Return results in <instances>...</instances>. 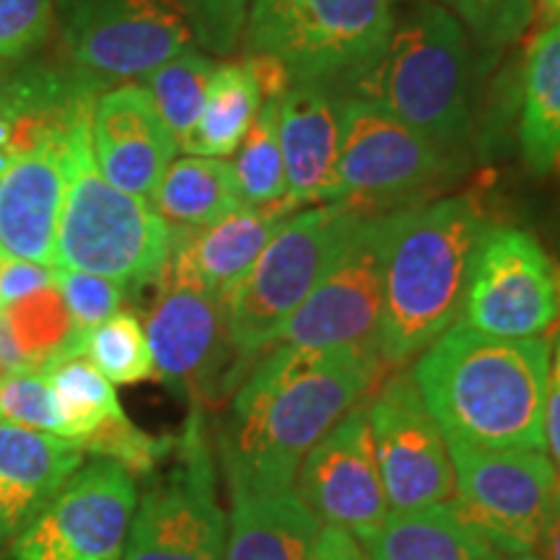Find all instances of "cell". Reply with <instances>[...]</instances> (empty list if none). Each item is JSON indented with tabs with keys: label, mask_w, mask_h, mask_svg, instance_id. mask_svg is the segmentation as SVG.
Wrapping results in <instances>:
<instances>
[{
	"label": "cell",
	"mask_w": 560,
	"mask_h": 560,
	"mask_svg": "<svg viewBox=\"0 0 560 560\" xmlns=\"http://www.w3.org/2000/svg\"><path fill=\"white\" fill-rule=\"evenodd\" d=\"M366 416L389 511L450 503L454 499L450 444L410 371H397L366 397Z\"/></svg>",
	"instance_id": "obj_14"
},
{
	"label": "cell",
	"mask_w": 560,
	"mask_h": 560,
	"mask_svg": "<svg viewBox=\"0 0 560 560\" xmlns=\"http://www.w3.org/2000/svg\"><path fill=\"white\" fill-rule=\"evenodd\" d=\"M397 213L361 215L330 268L291 314L278 342L310 350L350 348L380 355L384 270Z\"/></svg>",
	"instance_id": "obj_9"
},
{
	"label": "cell",
	"mask_w": 560,
	"mask_h": 560,
	"mask_svg": "<svg viewBox=\"0 0 560 560\" xmlns=\"http://www.w3.org/2000/svg\"><path fill=\"white\" fill-rule=\"evenodd\" d=\"M91 153L112 187L151 202L177 153V140L161 120L149 89L125 83L96 96Z\"/></svg>",
	"instance_id": "obj_18"
},
{
	"label": "cell",
	"mask_w": 560,
	"mask_h": 560,
	"mask_svg": "<svg viewBox=\"0 0 560 560\" xmlns=\"http://www.w3.org/2000/svg\"><path fill=\"white\" fill-rule=\"evenodd\" d=\"M215 66L190 47L174 55L164 66L145 75L153 104H156L161 120L177 140V149H185L195 125L200 120L202 104H206L208 81Z\"/></svg>",
	"instance_id": "obj_30"
},
{
	"label": "cell",
	"mask_w": 560,
	"mask_h": 560,
	"mask_svg": "<svg viewBox=\"0 0 560 560\" xmlns=\"http://www.w3.org/2000/svg\"><path fill=\"white\" fill-rule=\"evenodd\" d=\"M145 338L159 380L185 392L198 402L226 389L231 346L226 332V304L190 280L161 272Z\"/></svg>",
	"instance_id": "obj_17"
},
{
	"label": "cell",
	"mask_w": 560,
	"mask_h": 560,
	"mask_svg": "<svg viewBox=\"0 0 560 560\" xmlns=\"http://www.w3.org/2000/svg\"><path fill=\"white\" fill-rule=\"evenodd\" d=\"M348 81L363 102L380 104L433 145L467 130L465 32L441 5L405 11L376 60Z\"/></svg>",
	"instance_id": "obj_5"
},
{
	"label": "cell",
	"mask_w": 560,
	"mask_h": 560,
	"mask_svg": "<svg viewBox=\"0 0 560 560\" xmlns=\"http://www.w3.org/2000/svg\"><path fill=\"white\" fill-rule=\"evenodd\" d=\"M278 102L265 100L242 145L236 149L234 177L244 206H272L285 198V166L278 140Z\"/></svg>",
	"instance_id": "obj_31"
},
{
	"label": "cell",
	"mask_w": 560,
	"mask_h": 560,
	"mask_svg": "<svg viewBox=\"0 0 560 560\" xmlns=\"http://www.w3.org/2000/svg\"><path fill=\"white\" fill-rule=\"evenodd\" d=\"M560 319V272L527 231L493 226L475 252L465 325L493 338H535Z\"/></svg>",
	"instance_id": "obj_13"
},
{
	"label": "cell",
	"mask_w": 560,
	"mask_h": 560,
	"mask_svg": "<svg viewBox=\"0 0 560 560\" xmlns=\"http://www.w3.org/2000/svg\"><path fill=\"white\" fill-rule=\"evenodd\" d=\"M86 355L58 285L34 291L0 312V359L5 369L47 371L58 361Z\"/></svg>",
	"instance_id": "obj_25"
},
{
	"label": "cell",
	"mask_w": 560,
	"mask_h": 560,
	"mask_svg": "<svg viewBox=\"0 0 560 560\" xmlns=\"http://www.w3.org/2000/svg\"><path fill=\"white\" fill-rule=\"evenodd\" d=\"M86 359L112 384H138L156 376L145 330L136 314L117 312L86 340Z\"/></svg>",
	"instance_id": "obj_32"
},
{
	"label": "cell",
	"mask_w": 560,
	"mask_h": 560,
	"mask_svg": "<svg viewBox=\"0 0 560 560\" xmlns=\"http://www.w3.org/2000/svg\"><path fill=\"white\" fill-rule=\"evenodd\" d=\"M310 560H371L363 545L353 535L338 527H325L319 532Z\"/></svg>",
	"instance_id": "obj_41"
},
{
	"label": "cell",
	"mask_w": 560,
	"mask_h": 560,
	"mask_svg": "<svg viewBox=\"0 0 560 560\" xmlns=\"http://www.w3.org/2000/svg\"><path fill=\"white\" fill-rule=\"evenodd\" d=\"M172 249V226L151 202L112 187L91 153V125L68 151L52 268L83 270L120 283L125 291L156 283Z\"/></svg>",
	"instance_id": "obj_4"
},
{
	"label": "cell",
	"mask_w": 560,
	"mask_h": 560,
	"mask_svg": "<svg viewBox=\"0 0 560 560\" xmlns=\"http://www.w3.org/2000/svg\"><path fill=\"white\" fill-rule=\"evenodd\" d=\"M548 371V340L493 338L454 322L410 374L446 441L475 450L545 452Z\"/></svg>",
	"instance_id": "obj_2"
},
{
	"label": "cell",
	"mask_w": 560,
	"mask_h": 560,
	"mask_svg": "<svg viewBox=\"0 0 560 560\" xmlns=\"http://www.w3.org/2000/svg\"><path fill=\"white\" fill-rule=\"evenodd\" d=\"M291 210L283 198L272 206H242L210 226L172 229L170 260L161 272L190 280L226 304Z\"/></svg>",
	"instance_id": "obj_19"
},
{
	"label": "cell",
	"mask_w": 560,
	"mask_h": 560,
	"mask_svg": "<svg viewBox=\"0 0 560 560\" xmlns=\"http://www.w3.org/2000/svg\"><path fill=\"white\" fill-rule=\"evenodd\" d=\"M444 172L431 140L363 100L340 102V149L335 202L392 200L423 190Z\"/></svg>",
	"instance_id": "obj_15"
},
{
	"label": "cell",
	"mask_w": 560,
	"mask_h": 560,
	"mask_svg": "<svg viewBox=\"0 0 560 560\" xmlns=\"http://www.w3.org/2000/svg\"><path fill=\"white\" fill-rule=\"evenodd\" d=\"M55 285L66 299L70 319H73V332L83 346H86L89 335L122 306V285L109 278L94 276V272L55 268Z\"/></svg>",
	"instance_id": "obj_35"
},
{
	"label": "cell",
	"mask_w": 560,
	"mask_h": 560,
	"mask_svg": "<svg viewBox=\"0 0 560 560\" xmlns=\"http://www.w3.org/2000/svg\"><path fill=\"white\" fill-rule=\"evenodd\" d=\"M545 450L560 478V335L556 350L550 353L548 389H545V416H542Z\"/></svg>",
	"instance_id": "obj_40"
},
{
	"label": "cell",
	"mask_w": 560,
	"mask_h": 560,
	"mask_svg": "<svg viewBox=\"0 0 560 560\" xmlns=\"http://www.w3.org/2000/svg\"><path fill=\"white\" fill-rule=\"evenodd\" d=\"M262 107V91L247 62H231L213 70L208 81L206 104L195 125L185 153L223 159L236 153Z\"/></svg>",
	"instance_id": "obj_28"
},
{
	"label": "cell",
	"mask_w": 560,
	"mask_h": 560,
	"mask_svg": "<svg viewBox=\"0 0 560 560\" xmlns=\"http://www.w3.org/2000/svg\"><path fill=\"white\" fill-rule=\"evenodd\" d=\"M70 140L24 153L0 172V249L9 257L52 268Z\"/></svg>",
	"instance_id": "obj_20"
},
{
	"label": "cell",
	"mask_w": 560,
	"mask_h": 560,
	"mask_svg": "<svg viewBox=\"0 0 560 560\" xmlns=\"http://www.w3.org/2000/svg\"><path fill=\"white\" fill-rule=\"evenodd\" d=\"M278 140L285 166V200L335 202L340 102L327 83H296L278 102Z\"/></svg>",
	"instance_id": "obj_21"
},
{
	"label": "cell",
	"mask_w": 560,
	"mask_h": 560,
	"mask_svg": "<svg viewBox=\"0 0 560 560\" xmlns=\"http://www.w3.org/2000/svg\"><path fill=\"white\" fill-rule=\"evenodd\" d=\"M459 13L462 21L486 45H506L520 39L529 24L535 3L532 0H441Z\"/></svg>",
	"instance_id": "obj_37"
},
{
	"label": "cell",
	"mask_w": 560,
	"mask_h": 560,
	"mask_svg": "<svg viewBox=\"0 0 560 560\" xmlns=\"http://www.w3.org/2000/svg\"><path fill=\"white\" fill-rule=\"evenodd\" d=\"M136 506V478L120 462L94 457L13 537L5 560H120Z\"/></svg>",
	"instance_id": "obj_12"
},
{
	"label": "cell",
	"mask_w": 560,
	"mask_h": 560,
	"mask_svg": "<svg viewBox=\"0 0 560 560\" xmlns=\"http://www.w3.org/2000/svg\"><path fill=\"white\" fill-rule=\"evenodd\" d=\"M532 3H540L545 11L556 13V16H560V0H532Z\"/></svg>",
	"instance_id": "obj_43"
},
{
	"label": "cell",
	"mask_w": 560,
	"mask_h": 560,
	"mask_svg": "<svg viewBox=\"0 0 560 560\" xmlns=\"http://www.w3.org/2000/svg\"><path fill=\"white\" fill-rule=\"evenodd\" d=\"M446 444L454 467V511L501 558L524 556L540 535L560 488L550 457L535 450Z\"/></svg>",
	"instance_id": "obj_10"
},
{
	"label": "cell",
	"mask_w": 560,
	"mask_h": 560,
	"mask_svg": "<svg viewBox=\"0 0 560 560\" xmlns=\"http://www.w3.org/2000/svg\"><path fill=\"white\" fill-rule=\"evenodd\" d=\"M371 560H503L452 503L389 511L374 535L361 540Z\"/></svg>",
	"instance_id": "obj_24"
},
{
	"label": "cell",
	"mask_w": 560,
	"mask_h": 560,
	"mask_svg": "<svg viewBox=\"0 0 560 560\" xmlns=\"http://www.w3.org/2000/svg\"><path fill=\"white\" fill-rule=\"evenodd\" d=\"M486 231V213L470 195L397 213L384 270L382 363L400 366L457 322Z\"/></svg>",
	"instance_id": "obj_3"
},
{
	"label": "cell",
	"mask_w": 560,
	"mask_h": 560,
	"mask_svg": "<svg viewBox=\"0 0 560 560\" xmlns=\"http://www.w3.org/2000/svg\"><path fill=\"white\" fill-rule=\"evenodd\" d=\"M47 376H50L55 397H58L68 441L81 444L107 420L125 416L115 384L86 355L58 361L47 369Z\"/></svg>",
	"instance_id": "obj_29"
},
{
	"label": "cell",
	"mask_w": 560,
	"mask_h": 560,
	"mask_svg": "<svg viewBox=\"0 0 560 560\" xmlns=\"http://www.w3.org/2000/svg\"><path fill=\"white\" fill-rule=\"evenodd\" d=\"M192 37L215 55H231L247 24V0H182Z\"/></svg>",
	"instance_id": "obj_38"
},
{
	"label": "cell",
	"mask_w": 560,
	"mask_h": 560,
	"mask_svg": "<svg viewBox=\"0 0 560 560\" xmlns=\"http://www.w3.org/2000/svg\"><path fill=\"white\" fill-rule=\"evenodd\" d=\"M70 66L100 86L145 79L190 47L182 0H58Z\"/></svg>",
	"instance_id": "obj_11"
},
{
	"label": "cell",
	"mask_w": 560,
	"mask_h": 560,
	"mask_svg": "<svg viewBox=\"0 0 560 560\" xmlns=\"http://www.w3.org/2000/svg\"><path fill=\"white\" fill-rule=\"evenodd\" d=\"M55 283V268L42 262L19 260V257L3 255L0 260V312L16 304L34 291L47 289Z\"/></svg>",
	"instance_id": "obj_39"
},
{
	"label": "cell",
	"mask_w": 560,
	"mask_h": 560,
	"mask_svg": "<svg viewBox=\"0 0 560 560\" xmlns=\"http://www.w3.org/2000/svg\"><path fill=\"white\" fill-rule=\"evenodd\" d=\"M0 420L66 439L52 382L39 369H16L0 380Z\"/></svg>",
	"instance_id": "obj_33"
},
{
	"label": "cell",
	"mask_w": 560,
	"mask_h": 560,
	"mask_svg": "<svg viewBox=\"0 0 560 560\" xmlns=\"http://www.w3.org/2000/svg\"><path fill=\"white\" fill-rule=\"evenodd\" d=\"M226 516L200 405L174 439L172 465L149 475L120 560H223Z\"/></svg>",
	"instance_id": "obj_8"
},
{
	"label": "cell",
	"mask_w": 560,
	"mask_h": 560,
	"mask_svg": "<svg viewBox=\"0 0 560 560\" xmlns=\"http://www.w3.org/2000/svg\"><path fill=\"white\" fill-rule=\"evenodd\" d=\"M382 366L380 355L350 348L280 342L257 355L215 436L231 503L291 490L306 452L374 389Z\"/></svg>",
	"instance_id": "obj_1"
},
{
	"label": "cell",
	"mask_w": 560,
	"mask_h": 560,
	"mask_svg": "<svg viewBox=\"0 0 560 560\" xmlns=\"http://www.w3.org/2000/svg\"><path fill=\"white\" fill-rule=\"evenodd\" d=\"M242 206L231 164L208 156L172 161L151 198V208L172 229L210 226Z\"/></svg>",
	"instance_id": "obj_26"
},
{
	"label": "cell",
	"mask_w": 560,
	"mask_h": 560,
	"mask_svg": "<svg viewBox=\"0 0 560 560\" xmlns=\"http://www.w3.org/2000/svg\"><path fill=\"white\" fill-rule=\"evenodd\" d=\"M359 219L361 213L353 202L338 200L301 210L280 223L260 260L226 301L229 346L240 359L234 387L240 371L278 342L285 322L330 268Z\"/></svg>",
	"instance_id": "obj_6"
},
{
	"label": "cell",
	"mask_w": 560,
	"mask_h": 560,
	"mask_svg": "<svg viewBox=\"0 0 560 560\" xmlns=\"http://www.w3.org/2000/svg\"><path fill=\"white\" fill-rule=\"evenodd\" d=\"M83 454L94 457H107L120 462L132 478H149L159 470L164 459L172 457L174 439H159L151 433L140 431L138 425L130 423L128 416L112 418L100 425L91 436L81 441Z\"/></svg>",
	"instance_id": "obj_34"
},
{
	"label": "cell",
	"mask_w": 560,
	"mask_h": 560,
	"mask_svg": "<svg viewBox=\"0 0 560 560\" xmlns=\"http://www.w3.org/2000/svg\"><path fill=\"white\" fill-rule=\"evenodd\" d=\"M322 522L296 490L231 503L223 560H310Z\"/></svg>",
	"instance_id": "obj_23"
},
{
	"label": "cell",
	"mask_w": 560,
	"mask_h": 560,
	"mask_svg": "<svg viewBox=\"0 0 560 560\" xmlns=\"http://www.w3.org/2000/svg\"><path fill=\"white\" fill-rule=\"evenodd\" d=\"M509 560H560V488L552 499V506L545 516V524L537 535V540L524 556L509 558Z\"/></svg>",
	"instance_id": "obj_42"
},
{
	"label": "cell",
	"mask_w": 560,
	"mask_h": 560,
	"mask_svg": "<svg viewBox=\"0 0 560 560\" xmlns=\"http://www.w3.org/2000/svg\"><path fill=\"white\" fill-rule=\"evenodd\" d=\"M9 374V369H5V363H3V359H0V380H3V376Z\"/></svg>",
	"instance_id": "obj_44"
},
{
	"label": "cell",
	"mask_w": 560,
	"mask_h": 560,
	"mask_svg": "<svg viewBox=\"0 0 560 560\" xmlns=\"http://www.w3.org/2000/svg\"><path fill=\"white\" fill-rule=\"evenodd\" d=\"M520 140L532 170H552L560 151V21L542 30L529 45Z\"/></svg>",
	"instance_id": "obj_27"
},
{
	"label": "cell",
	"mask_w": 560,
	"mask_h": 560,
	"mask_svg": "<svg viewBox=\"0 0 560 560\" xmlns=\"http://www.w3.org/2000/svg\"><path fill=\"white\" fill-rule=\"evenodd\" d=\"M392 0H255L244 55L278 60L293 83L353 75L387 45Z\"/></svg>",
	"instance_id": "obj_7"
},
{
	"label": "cell",
	"mask_w": 560,
	"mask_h": 560,
	"mask_svg": "<svg viewBox=\"0 0 560 560\" xmlns=\"http://www.w3.org/2000/svg\"><path fill=\"white\" fill-rule=\"evenodd\" d=\"M81 465L75 441L0 420V545H9Z\"/></svg>",
	"instance_id": "obj_22"
},
{
	"label": "cell",
	"mask_w": 560,
	"mask_h": 560,
	"mask_svg": "<svg viewBox=\"0 0 560 560\" xmlns=\"http://www.w3.org/2000/svg\"><path fill=\"white\" fill-rule=\"evenodd\" d=\"M552 166H556V170L560 172V151L556 153V161H552Z\"/></svg>",
	"instance_id": "obj_45"
},
{
	"label": "cell",
	"mask_w": 560,
	"mask_h": 560,
	"mask_svg": "<svg viewBox=\"0 0 560 560\" xmlns=\"http://www.w3.org/2000/svg\"><path fill=\"white\" fill-rule=\"evenodd\" d=\"M366 397L306 452L293 480L301 501L319 522L350 532L359 542L374 535L389 516L371 444Z\"/></svg>",
	"instance_id": "obj_16"
},
{
	"label": "cell",
	"mask_w": 560,
	"mask_h": 560,
	"mask_svg": "<svg viewBox=\"0 0 560 560\" xmlns=\"http://www.w3.org/2000/svg\"><path fill=\"white\" fill-rule=\"evenodd\" d=\"M3 255H5V252H3V249H0V260H3Z\"/></svg>",
	"instance_id": "obj_46"
},
{
	"label": "cell",
	"mask_w": 560,
	"mask_h": 560,
	"mask_svg": "<svg viewBox=\"0 0 560 560\" xmlns=\"http://www.w3.org/2000/svg\"><path fill=\"white\" fill-rule=\"evenodd\" d=\"M55 0H0V60L32 55L50 37Z\"/></svg>",
	"instance_id": "obj_36"
}]
</instances>
